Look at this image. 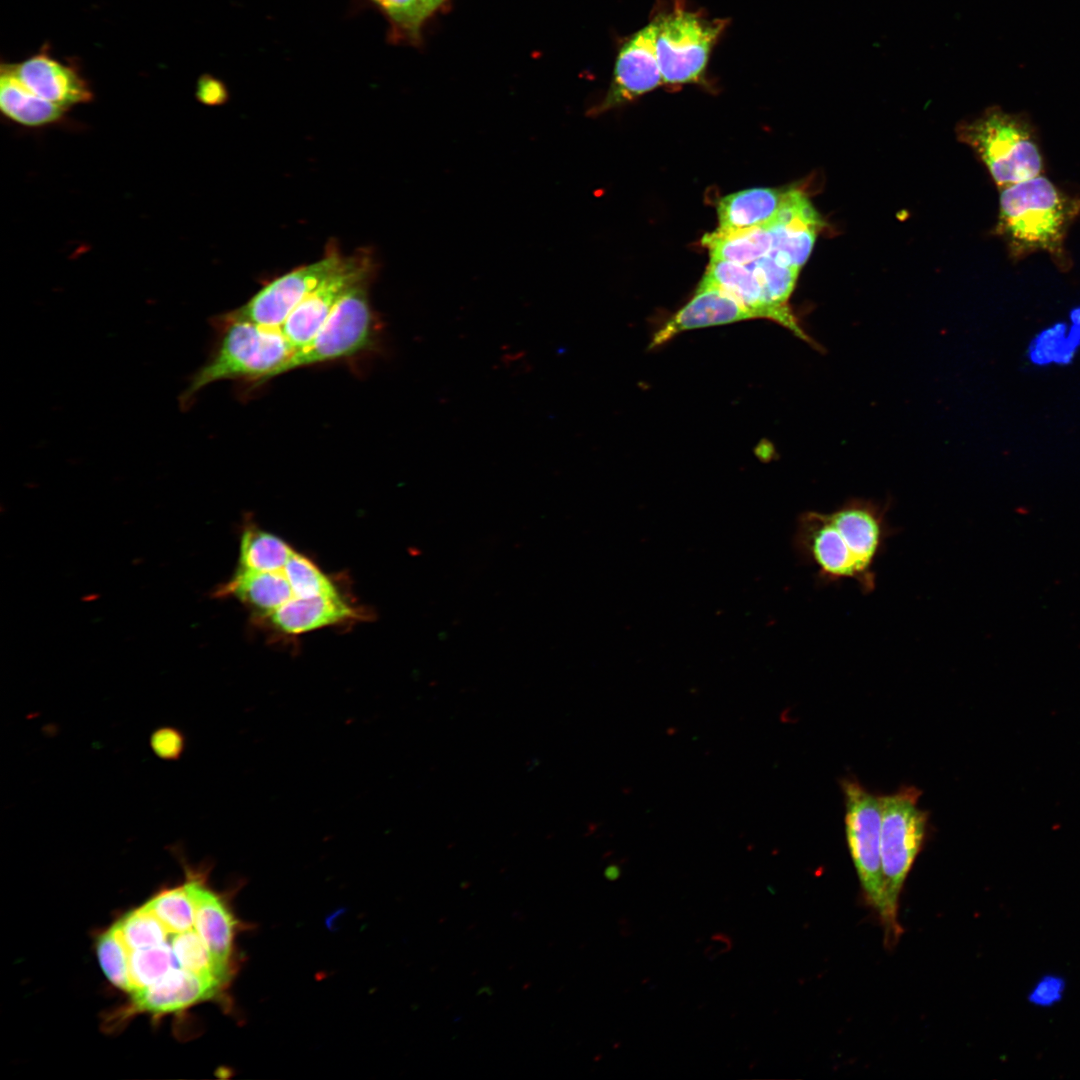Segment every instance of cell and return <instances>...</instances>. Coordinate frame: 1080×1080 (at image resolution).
Masks as SVG:
<instances>
[{
  "instance_id": "1",
  "label": "cell",
  "mask_w": 1080,
  "mask_h": 1080,
  "mask_svg": "<svg viewBox=\"0 0 1080 1080\" xmlns=\"http://www.w3.org/2000/svg\"><path fill=\"white\" fill-rule=\"evenodd\" d=\"M888 504L852 498L830 512L799 515L793 548L816 569L818 584L852 580L863 593L875 589V563L896 533L887 518Z\"/></svg>"
},
{
  "instance_id": "2",
  "label": "cell",
  "mask_w": 1080,
  "mask_h": 1080,
  "mask_svg": "<svg viewBox=\"0 0 1080 1080\" xmlns=\"http://www.w3.org/2000/svg\"><path fill=\"white\" fill-rule=\"evenodd\" d=\"M1079 215L1080 196L1064 192L1041 174L1000 189L995 232L1014 261L1045 252L1066 272L1072 266L1066 235Z\"/></svg>"
},
{
  "instance_id": "3",
  "label": "cell",
  "mask_w": 1080,
  "mask_h": 1080,
  "mask_svg": "<svg viewBox=\"0 0 1080 1080\" xmlns=\"http://www.w3.org/2000/svg\"><path fill=\"white\" fill-rule=\"evenodd\" d=\"M217 341L205 363L190 377L179 397L183 409L208 385L221 380L263 384L295 348L279 327L239 319L229 312L213 320Z\"/></svg>"
},
{
  "instance_id": "4",
  "label": "cell",
  "mask_w": 1080,
  "mask_h": 1080,
  "mask_svg": "<svg viewBox=\"0 0 1080 1080\" xmlns=\"http://www.w3.org/2000/svg\"><path fill=\"white\" fill-rule=\"evenodd\" d=\"M921 793L917 787L905 785L881 795L883 907L879 916L888 945L895 944L901 934L897 919L900 892L928 832V812L919 806Z\"/></svg>"
},
{
  "instance_id": "5",
  "label": "cell",
  "mask_w": 1080,
  "mask_h": 1080,
  "mask_svg": "<svg viewBox=\"0 0 1080 1080\" xmlns=\"http://www.w3.org/2000/svg\"><path fill=\"white\" fill-rule=\"evenodd\" d=\"M959 136L977 153L999 189L1043 173L1036 130L1023 114L989 108L961 125Z\"/></svg>"
},
{
  "instance_id": "6",
  "label": "cell",
  "mask_w": 1080,
  "mask_h": 1080,
  "mask_svg": "<svg viewBox=\"0 0 1080 1080\" xmlns=\"http://www.w3.org/2000/svg\"><path fill=\"white\" fill-rule=\"evenodd\" d=\"M655 49L663 83L681 85L702 82L713 47L725 30L727 19H711L686 8L684 0L653 18Z\"/></svg>"
},
{
  "instance_id": "7",
  "label": "cell",
  "mask_w": 1080,
  "mask_h": 1080,
  "mask_svg": "<svg viewBox=\"0 0 1080 1080\" xmlns=\"http://www.w3.org/2000/svg\"><path fill=\"white\" fill-rule=\"evenodd\" d=\"M371 281H364L349 290L314 337L295 349L270 379L298 368L348 359L373 350L377 345L378 326L369 298Z\"/></svg>"
},
{
  "instance_id": "8",
  "label": "cell",
  "mask_w": 1080,
  "mask_h": 1080,
  "mask_svg": "<svg viewBox=\"0 0 1080 1080\" xmlns=\"http://www.w3.org/2000/svg\"><path fill=\"white\" fill-rule=\"evenodd\" d=\"M840 787L849 853L866 898L880 914L883 907L881 795L872 793L854 777L842 778Z\"/></svg>"
},
{
  "instance_id": "9",
  "label": "cell",
  "mask_w": 1080,
  "mask_h": 1080,
  "mask_svg": "<svg viewBox=\"0 0 1080 1080\" xmlns=\"http://www.w3.org/2000/svg\"><path fill=\"white\" fill-rule=\"evenodd\" d=\"M336 240H329L321 259L301 265L266 283L245 304L229 313L267 327H281L291 312L343 262Z\"/></svg>"
},
{
  "instance_id": "10",
  "label": "cell",
  "mask_w": 1080,
  "mask_h": 1080,
  "mask_svg": "<svg viewBox=\"0 0 1080 1080\" xmlns=\"http://www.w3.org/2000/svg\"><path fill=\"white\" fill-rule=\"evenodd\" d=\"M377 266L375 255L369 248L346 255L338 269L313 290L280 327L293 347L297 349L307 344L349 290L375 278Z\"/></svg>"
},
{
  "instance_id": "11",
  "label": "cell",
  "mask_w": 1080,
  "mask_h": 1080,
  "mask_svg": "<svg viewBox=\"0 0 1080 1080\" xmlns=\"http://www.w3.org/2000/svg\"><path fill=\"white\" fill-rule=\"evenodd\" d=\"M653 20L627 38L620 47L608 92L591 113L600 114L663 84L655 49Z\"/></svg>"
},
{
  "instance_id": "12",
  "label": "cell",
  "mask_w": 1080,
  "mask_h": 1080,
  "mask_svg": "<svg viewBox=\"0 0 1080 1080\" xmlns=\"http://www.w3.org/2000/svg\"><path fill=\"white\" fill-rule=\"evenodd\" d=\"M766 226L772 235L768 255L800 270L811 254L823 221L808 197L800 190L791 189L782 193L777 213Z\"/></svg>"
},
{
  "instance_id": "13",
  "label": "cell",
  "mask_w": 1080,
  "mask_h": 1080,
  "mask_svg": "<svg viewBox=\"0 0 1080 1080\" xmlns=\"http://www.w3.org/2000/svg\"><path fill=\"white\" fill-rule=\"evenodd\" d=\"M1 66L33 93L64 108L88 103L93 98L79 70L52 57L47 46L21 62Z\"/></svg>"
},
{
  "instance_id": "14",
  "label": "cell",
  "mask_w": 1080,
  "mask_h": 1080,
  "mask_svg": "<svg viewBox=\"0 0 1080 1080\" xmlns=\"http://www.w3.org/2000/svg\"><path fill=\"white\" fill-rule=\"evenodd\" d=\"M716 288L749 309L756 318L773 320L791 330L797 337L811 343L790 308L771 303L752 271L742 264L711 259L697 289Z\"/></svg>"
},
{
  "instance_id": "15",
  "label": "cell",
  "mask_w": 1080,
  "mask_h": 1080,
  "mask_svg": "<svg viewBox=\"0 0 1080 1080\" xmlns=\"http://www.w3.org/2000/svg\"><path fill=\"white\" fill-rule=\"evenodd\" d=\"M751 318L756 317L729 294L716 288L697 289L692 299L654 335L650 347L661 345L686 330Z\"/></svg>"
},
{
  "instance_id": "16",
  "label": "cell",
  "mask_w": 1080,
  "mask_h": 1080,
  "mask_svg": "<svg viewBox=\"0 0 1080 1080\" xmlns=\"http://www.w3.org/2000/svg\"><path fill=\"white\" fill-rule=\"evenodd\" d=\"M361 609L340 594L310 598L293 597L269 615L273 626L286 634H301L319 628L361 620Z\"/></svg>"
},
{
  "instance_id": "17",
  "label": "cell",
  "mask_w": 1080,
  "mask_h": 1080,
  "mask_svg": "<svg viewBox=\"0 0 1080 1080\" xmlns=\"http://www.w3.org/2000/svg\"><path fill=\"white\" fill-rule=\"evenodd\" d=\"M186 864L193 878L197 930L211 953L231 966L236 921L222 897L206 885L207 870Z\"/></svg>"
},
{
  "instance_id": "18",
  "label": "cell",
  "mask_w": 1080,
  "mask_h": 1080,
  "mask_svg": "<svg viewBox=\"0 0 1080 1080\" xmlns=\"http://www.w3.org/2000/svg\"><path fill=\"white\" fill-rule=\"evenodd\" d=\"M217 596H232L263 616H269L294 597L283 571L264 572L238 567Z\"/></svg>"
},
{
  "instance_id": "19",
  "label": "cell",
  "mask_w": 1080,
  "mask_h": 1080,
  "mask_svg": "<svg viewBox=\"0 0 1080 1080\" xmlns=\"http://www.w3.org/2000/svg\"><path fill=\"white\" fill-rule=\"evenodd\" d=\"M0 109L14 123L39 128L63 120L69 110L30 91L6 68L1 66Z\"/></svg>"
},
{
  "instance_id": "20",
  "label": "cell",
  "mask_w": 1080,
  "mask_h": 1080,
  "mask_svg": "<svg viewBox=\"0 0 1080 1080\" xmlns=\"http://www.w3.org/2000/svg\"><path fill=\"white\" fill-rule=\"evenodd\" d=\"M783 192L751 188L721 198L717 205L719 227L737 230L769 223L777 213Z\"/></svg>"
},
{
  "instance_id": "21",
  "label": "cell",
  "mask_w": 1080,
  "mask_h": 1080,
  "mask_svg": "<svg viewBox=\"0 0 1080 1080\" xmlns=\"http://www.w3.org/2000/svg\"><path fill=\"white\" fill-rule=\"evenodd\" d=\"M701 243L711 259L748 265L769 253L772 235L766 225L737 230L718 228L705 234Z\"/></svg>"
},
{
  "instance_id": "22",
  "label": "cell",
  "mask_w": 1080,
  "mask_h": 1080,
  "mask_svg": "<svg viewBox=\"0 0 1080 1080\" xmlns=\"http://www.w3.org/2000/svg\"><path fill=\"white\" fill-rule=\"evenodd\" d=\"M295 551L280 537L246 527L240 539L239 567L255 571H283Z\"/></svg>"
},
{
  "instance_id": "23",
  "label": "cell",
  "mask_w": 1080,
  "mask_h": 1080,
  "mask_svg": "<svg viewBox=\"0 0 1080 1080\" xmlns=\"http://www.w3.org/2000/svg\"><path fill=\"white\" fill-rule=\"evenodd\" d=\"M746 266L757 278L771 303L789 308L788 299L800 270L785 265L768 254Z\"/></svg>"
},
{
  "instance_id": "24",
  "label": "cell",
  "mask_w": 1080,
  "mask_h": 1080,
  "mask_svg": "<svg viewBox=\"0 0 1080 1080\" xmlns=\"http://www.w3.org/2000/svg\"><path fill=\"white\" fill-rule=\"evenodd\" d=\"M283 572L294 597L310 598L339 594L331 579L312 560L300 553H293Z\"/></svg>"
},
{
  "instance_id": "25",
  "label": "cell",
  "mask_w": 1080,
  "mask_h": 1080,
  "mask_svg": "<svg viewBox=\"0 0 1080 1080\" xmlns=\"http://www.w3.org/2000/svg\"><path fill=\"white\" fill-rule=\"evenodd\" d=\"M1066 333L1067 326L1064 323L1055 324L1041 332L1029 347L1031 361L1038 365L1050 362L1070 363L1078 346L1069 339Z\"/></svg>"
},
{
  "instance_id": "26",
  "label": "cell",
  "mask_w": 1080,
  "mask_h": 1080,
  "mask_svg": "<svg viewBox=\"0 0 1080 1080\" xmlns=\"http://www.w3.org/2000/svg\"><path fill=\"white\" fill-rule=\"evenodd\" d=\"M402 28L416 34L424 22L419 0H374Z\"/></svg>"
},
{
  "instance_id": "27",
  "label": "cell",
  "mask_w": 1080,
  "mask_h": 1080,
  "mask_svg": "<svg viewBox=\"0 0 1080 1080\" xmlns=\"http://www.w3.org/2000/svg\"><path fill=\"white\" fill-rule=\"evenodd\" d=\"M1066 987L1065 979L1056 974L1042 976L1028 994V1001L1040 1007H1051L1061 1001Z\"/></svg>"
},
{
  "instance_id": "28",
  "label": "cell",
  "mask_w": 1080,
  "mask_h": 1080,
  "mask_svg": "<svg viewBox=\"0 0 1080 1080\" xmlns=\"http://www.w3.org/2000/svg\"><path fill=\"white\" fill-rule=\"evenodd\" d=\"M153 752L163 760H177L184 751L183 734L173 727H161L150 738Z\"/></svg>"
},
{
  "instance_id": "29",
  "label": "cell",
  "mask_w": 1080,
  "mask_h": 1080,
  "mask_svg": "<svg viewBox=\"0 0 1080 1080\" xmlns=\"http://www.w3.org/2000/svg\"><path fill=\"white\" fill-rule=\"evenodd\" d=\"M196 96L203 104L219 105L226 101L228 94L221 81L204 75L198 80Z\"/></svg>"
},
{
  "instance_id": "30",
  "label": "cell",
  "mask_w": 1080,
  "mask_h": 1080,
  "mask_svg": "<svg viewBox=\"0 0 1080 1080\" xmlns=\"http://www.w3.org/2000/svg\"><path fill=\"white\" fill-rule=\"evenodd\" d=\"M422 18L425 21L443 2L444 0H419Z\"/></svg>"
},
{
  "instance_id": "31",
  "label": "cell",
  "mask_w": 1080,
  "mask_h": 1080,
  "mask_svg": "<svg viewBox=\"0 0 1080 1080\" xmlns=\"http://www.w3.org/2000/svg\"><path fill=\"white\" fill-rule=\"evenodd\" d=\"M604 876L609 881H615L621 876V868L617 864H611L604 870Z\"/></svg>"
},
{
  "instance_id": "32",
  "label": "cell",
  "mask_w": 1080,
  "mask_h": 1080,
  "mask_svg": "<svg viewBox=\"0 0 1080 1080\" xmlns=\"http://www.w3.org/2000/svg\"><path fill=\"white\" fill-rule=\"evenodd\" d=\"M1070 319L1073 325L1080 327V307L1075 308L1071 311Z\"/></svg>"
}]
</instances>
